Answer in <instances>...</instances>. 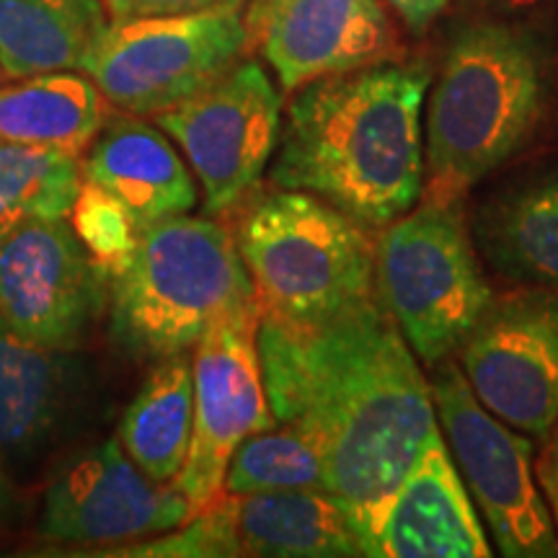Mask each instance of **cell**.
Returning <instances> with one entry per match:
<instances>
[{
	"mask_svg": "<svg viewBox=\"0 0 558 558\" xmlns=\"http://www.w3.org/2000/svg\"><path fill=\"white\" fill-rule=\"evenodd\" d=\"M458 357L494 416L530 439L546 437L558 416V290L520 284L494 295Z\"/></svg>",
	"mask_w": 558,
	"mask_h": 558,
	"instance_id": "obj_10",
	"label": "cell"
},
{
	"mask_svg": "<svg viewBox=\"0 0 558 558\" xmlns=\"http://www.w3.org/2000/svg\"><path fill=\"white\" fill-rule=\"evenodd\" d=\"M259 357L275 422L316 445L369 556L380 512L439 432L414 349L369 295L316 324L262 316Z\"/></svg>",
	"mask_w": 558,
	"mask_h": 558,
	"instance_id": "obj_1",
	"label": "cell"
},
{
	"mask_svg": "<svg viewBox=\"0 0 558 558\" xmlns=\"http://www.w3.org/2000/svg\"><path fill=\"white\" fill-rule=\"evenodd\" d=\"M233 509L241 556H365L344 505L324 488L233 494Z\"/></svg>",
	"mask_w": 558,
	"mask_h": 558,
	"instance_id": "obj_18",
	"label": "cell"
},
{
	"mask_svg": "<svg viewBox=\"0 0 558 558\" xmlns=\"http://www.w3.org/2000/svg\"><path fill=\"white\" fill-rule=\"evenodd\" d=\"M111 556H163V558H213V556H241L239 535H235L233 494L209 505L179 527L169 530L163 538L135 543Z\"/></svg>",
	"mask_w": 558,
	"mask_h": 558,
	"instance_id": "obj_26",
	"label": "cell"
},
{
	"mask_svg": "<svg viewBox=\"0 0 558 558\" xmlns=\"http://www.w3.org/2000/svg\"><path fill=\"white\" fill-rule=\"evenodd\" d=\"M101 3L109 13V21H128L205 11L218 3H226V0H101Z\"/></svg>",
	"mask_w": 558,
	"mask_h": 558,
	"instance_id": "obj_27",
	"label": "cell"
},
{
	"mask_svg": "<svg viewBox=\"0 0 558 558\" xmlns=\"http://www.w3.org/2000/svg\"><path fill=\"white\" fill-rule=\"evenodd\" d=\"M246 26L284 94L403 50L383 0H248Z\"/></svg>",
	"mask_w": 558,
	"mask_h": 558,
	"instance_id": "obj_14",
	"label": "cell"
},
{
	"mask_svg": "<svg viewBox=\"0 0 558 558\" xmlns=\"http://www.w3.org/2000/svg\"><path fill=\"white\" fill-rule=\"evenodd\" d=\"M5 81V75H3V70H0V83H3Z\"/></svg>",
	"mask_w": 558,
	"mask_h": 558,
	"instance_id": "obj_32",
	"label": "cell"
},
{
	"mask_svg": "<svg viewBox=\"0 0 558 558\" xmlns=\"http://www.w3.org/2000/svg\"><path fill=\"white\" fill-rule=\"evenodd\" d=\"M246 9L248 0H226L179 16L109 21L83 58L81 73L111 107L156 117L243 60Z\"/></svg>",
	"mask_w": 558,
	"mask_h": 558,
	"instance_id": "obj_7",
	"label": "cell"
},
{
	"mask_svg": "<svg viewBox=\"0 0 558 558\" xmlns=\"http://www.w3.org/2000/svg\"><path fill=\"white\" fill-rule=\"evenodd\" d=\"M81 181L65 150L0 143V239L32 218H70Z\"/></svg>",
	"mask_w": 558,
	"mask_h": 558,
	"instance_id": "obj_23",
	"label": "cell"
},
{
	"mask_svg": "<svg viewBox=\"0 0 558 558\" xmlns=\"http://www.w3.org/2000/svg\"><path fill=\"white\" fill-rule=\"evenodd\" d=\"M471 233L501 277L558 290V166L488 194L473 213Z\"/></svg>",
	"mask_w": 558,
	"mask_h": 558,
	"instance_id": "obj_17",
	"label": "cell"
},
{
	"mask_svg": "<svg viewBox=\"0 0 558 558\" xmlns=\"http://www.w3.org/2000/svg\"><path fill=\"white\" fill-rule=\"evenodd\" d=\"M107 99L86 73L60 70L0 83V143L78 158L107 122Z\"/></svg>",
	"mask_w": 558,
	"mask_h": 558,
	"instance_id": "obj_19",
	"label": "cell"
},
{
	"mask_svg": "<svg viewBox=\"0 0 558 558\" xmlns=\"http://www.w3.org/2000/svg\"><path fill=\"white\" fill-rule=\"evenodd\" d=\"M233 239L262 316L316 324L375 295V235L329 202L298 190H254Z\"/></svg>",
	"mask_w": 558,
	"mask_h": 558,
	"instance_id": "obj_5",
	"label": "cell"
},
{
	"mask_svg": "<svg viewBox=\"0 0 558 558\" xmlns=\"http://www.w3.org/2000/svg\"><path fill=\"white\" fill-rule=\"evenodd\" d=\"M386 3L399 13L409 32L424 34L450 0H386Z\"/></svg>",
	"mask_w": 558,
	"mask_h": 558,
	"instance_id": "obj_30",
	"label": "cell"
},
{
	"mask_svg": "<svg viewBox=\"0 0 558 558\" xmlns=\"http://www.w3.org/2000/svg\"><path fill=\"white\" fill-rule=\"evenodd\" d=\"M205 194V215L233 213L259 186L282 132V96L256 60H239L199 94L156 114Z\"/></svg>",
	"mask_w": 558,
	"mask_h": 558,
	"instance_id": "obj_9",
	"label": "cell"
},
{
	"mask_svg": "<svg viewBox=\"0 0 558 558\" xmlns=\"http://www.w3.org/2000/svg\"><path fill=\"white\" fill-rule=\"evenodd\" d=\"M81 177L120 199L140 230L186 215L197 205V184L177 145L163 130L135 114L104 124L101 135L90 143Z\"/></svg>",
	"mask_w": 558,
	"mask_h": 558,
	"instance_id": "obj_16",
	"label": "cell"
},
{
	"mask_svg": "<svg viewBox=\"0 0 558 558\" xmlns=\"http://www.w3.org/2000/svg\"><path fill=\"white\" fill-rule=\"evenodd\" d=\"M492 554V541L439 429L380 512L369 556L488 558Z\"/></svg>",
	"mask_w": 558,
	"mask_h": 558,
	"instance_id": "obj_15",
	"label": "cell"
},
{
	"mask_svg": "<svg viewBox=\"0 0 558 558\" xmlns=\"http://www.w3.org/2000/svg\"><path fill=\"white\" fill-rule=\"evenodd\" d=\"M194 518L190 499L158 484L117 439L75 452L60 465L45 494L39 533L60 543H128L169 533Z\"/></svg>",
	"mask_w": 558,
	"mask_h": 558,
	"instance_id": "obj_13",
	"label": "cell"
},
{
	"mask_svg": "<svg viewBox=\"0 0 558 558\" xmlns=\"http://www.w3.org/2000/svg\"><path fill=\"white\" fill-rule=\"evenodd\" d=\"M465 5H471L476 11V16H492V19H509V21H522L527 16L548 9L554 0H463Z\"/></svg>",
	"mask_w": 558,
	"mask_h": 558,
	"instance_id": "obj_29",
	"label": "cell"
},
{
	"mask_svg": "<svg viewBox=\"0 0 558 558\" xmlns=\"http://www.w3.org/2000/svg\"><path fill=\"white\" fill-rule=\"evenodd\" d=\"M194 424V373L186 352L156 362L124 411L120 442L158 484H171L184 465Z\"/></svg>",
	"mask_w": 558,
	"mask_h": 558,
	"instance_id": "obj_21",
	"label": "cell"
},
{
	"mask_svg": "<svg viewBox=\"0 0 558 558\" xmlns=\"http://www.w3.org/2000/svg\"><path fill=\"white\" fill-rule=\"evenodd\" d=\"M107 24L101 0H0V70L5 81L81 70Z\"/></svg>",
	"mask_w": 558,
	"mask_h": 558,
	"instance_id": "obj_20",
	"label": "cell"
},
{
	"mask_svg": "<svg viewBox=\"0 0 558 558\" xmlns=\"http://www.w3.org/2000/svg\"><path fill=\"white\" fill-rule=\"evenodd\" d=\"M65 373L58 349L41 347L0 318V452L37 448L60 416Z\"/></svg>",
	"mask_w": 558,
	"mask_h": 558,
	"instance_id": "obj_22",
	"label": "cell"
},
{
	"mask_svg": "<svg viewBox=\"0 0 558 558\" xmlns=\"http://www.w3.org/2000/svg\"><path fill=\"white\" fill-rule=\"evenodd\" d=\"M535 476H538L541 492L546 497L548 512L554 518L556 533H558V416L548 435L541 439V452L535 458Z\"/></svg>",
	"mask_w": 558,
	"mask_h": 558,
	"instance_id": "obj_28",
	"label": "cell"
},
{
	"mask_svg": "<svg viewBox=\"0 0 558 558\" xmlns=\"http://www.w3.org/2000/svg\"><path fill=\"white\" fill-rule=\"evenodd\" d=\"M259 318V308L226 318L194 347L192 442L173 478L194 514L226 494L230 458L243 439L277 427L264 388Z\"/></svg>",
	"mask_w": 558,
	"mask_h": 558,
	"instance_id": "obj_11",
	"label": "cell"
},
{
	"mask_svg": "<svg viewBox=\"0 0 558 558\" xmlns=\"http://www.w3.org/2000/svg\"><path fill=\"white\" fill-rule=\"evenodd\" d=\"M292 488H324L326 471L316 445L303 432L277 424L251 435L230 458L226 494L292 492Z\"/></svg>",
	"mask_w": 558,
	"mask_h": 558,
	"instance_id": "obj_24",
	"label": "cell"
},
{
	"mask_svg": "<svg viewBox=\"0 0 558 558\" xmlns=\"http://www.w3.org/2000/svg\"><path fill=\"white\" fill-rule=\"evenodd\" d=\"M429 386L439 429L499 554L558 558V533L535 476L530 437L476 399L456 362L435 365Z\"/></svg>",
	"mask_w": 558,
	"mask_h": 558,
	"instance_id": "obj_8",
	"label": "cell"
},
{
	"mask_svg": "<svg viewBox=\"0 0 558 558\" xmlns=\"http://www.w3.org/2000/svg\"><path fill=\"white\" fill-rule=\"evenodd\" d=\"M73 228L90 259L96 262L107 279H111L130 262L137 246L140 228L120 199H114L107 190L81 181V192L70 209Z\"/></svg>",
	"mask_w": 558,
	"mask_h": 558,
	"instance_id": "obj_25",
	"label": "cell"
},
{
	"mask_svg": "<svg viewBox=\"0 0 558 558\" xmlns=\"http://www.w3.org/2000/svg\"><path fill=\"white\" fill-rule=\"evenodd\" d=\"M548 101V50L533 26L492 16L460 24L427 104L424 194L463 199L535 137Z\"/></svg>",
	"mask_w": 558,
	"mask_h": 558,
	"instance_id": "obj_3",
	"label": "cell"
},
{
	"mask_svg": "<svg viewBox=\"0 0 558 558\" xmlns=\"http://www.w3.org/2000/svg\"><path fill=\"white\" fill-rule=\"evenodd\" d=\"M422 62H378L292 94L269 177L308 192L369 230L403 218L424 194Z\"/></svg>",
	"mask_w": 558,
	"mask_h": 558,
	"instance_id": "obj_2",
	"label": "cell"
},
{
	"mask_svg": "<svg viewBox=\"0 0 558 558\" xmlns=\"http://www.w3.org/2000/svg\"><path fill=\"white\" fill-rule=\"evenodd\" d=\"M256 303L233 230L213 218L153 222L137 235L130 262L109 279V326L135 357L163 360Z\"/></svg>",
	"mask_w": 558,
	"mask_h": 558,
	"instance_id": "obj_4",
	"label": "cell"
},
{
	"mask_svg": "<svg viewBox=\"0 0 558 558\" xmlns=\"http://www.w3.org/2000/svg\"><path fill=\"white\" fill-rule=\"evenodd\" d=\"M3 494H5V481L0 476V499H3Z\"/></svg>",
	"mask_w": 558,
	"mask_h": 558,
	"instance_id": "obj_31",
	"label": "cell"
},
{
	"mask_svg": "<svg viewBox=\"0 0 558 558\" xmlns=\"http://www.w3.org/2000/svg\"><path fill=\"white\" fill-rule=\"evenodd\" d=\"M375 295L424 365L435 367L463 347L494 298L463 199L424 194L414 209L380 230Z\"/></svg>",
	"mask_w": 558,
	"mask_h": 558,
	"instance_id": "obj_6",
	"label": "cell"
},
{
	"mask_svg": "<svg viewBox=\"0 0 558 558\" xmlns=\"http://www.w3.org/2000/svg\"><path fill=\"white\" fill-rule=\"evenodd\" d=\"M109 303V279L68 218H32L0 239V318L50 349L86 337Z\"/></svg>",
	"mask_w": 558,
	"mask_h": 558,
	"instance_id": "obj_12",
	"label": "cell"
}]
</instances>
